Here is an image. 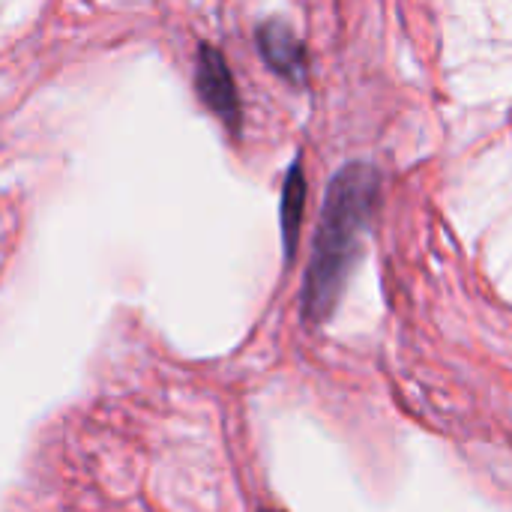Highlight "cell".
<instances>
[{"label": "cell", "mask_w": 512, "mask_h": 512, "mask_svg": "<svg viewBox=\"0 0 512 512\" xmlns=\"http://www.w3.org/2000/svg\"><path fill=\"white\" fill-rule=\"evenodd\" d=\"M381 195V174L369 162H348L327 186L315 249L303 282V318L324 324L339 303L345 276L360 249Z\"/></svg>", "instance_id": "obj_1"}, {"label": "cell", "mask_w": 512, "mask_h": 512, "mask_svg": "<svg viewBox=\"0 0 512 512\" xmlns=\"http://www.w3.org/2000/svg\"><path fill=\"white\" fill-rule=\"evenodd\" d=\"M195 87L201 102L237 135L240 132V120H243V108H240V93L234 84V75L222 57L219 48L213 45H201L198 57H195Z\"/></svg>", "instance_id": "obj_2"}, {"label": "cell", "mask_w": 512, "mask_h": 512, "mask_svg": "<svg viewBox=\"0 0 512 512\" xmlns=\"http://www.w3.org/2000/svg\"><path fill=\"white\" fill-rule=\"evenodd\" d=\"M258 51L264 57V63L282 75L291 84H303L306 72H309V60H306V48L297 39V33L282 24V21H264L255 33Z\"/></svg>", "instance_id": "obj_3"}, {"label": "cell", "mask_w": 512, "mask_h": 512, "mask_svg": "<svg viewBox=\"0 0 512 512\" xmlns=\"http://www.w3.org/2000/svg\"><path fill=\"white\" fill-rule=\"evenodd\" d=\"M303 210H306V174H303L300 159H294L288 168L285 186H282V240H285V258L288 261L297 252Z\"/></svg>", "instance_id": "obj_4"}, {"label": "cell", "mask_w": 512, "mask_h": 512, "mask_svg": "<svg viewBox=\"0 0 512 512\" xmlns=\"http://www.w3.org/2000/svg\"><path fill=\"white\" fill-rule=\"evenodd\" d=\"M264 512H270V510H264Z\"/></svg>", "instance_id": "obj_5"}]
</instances>
